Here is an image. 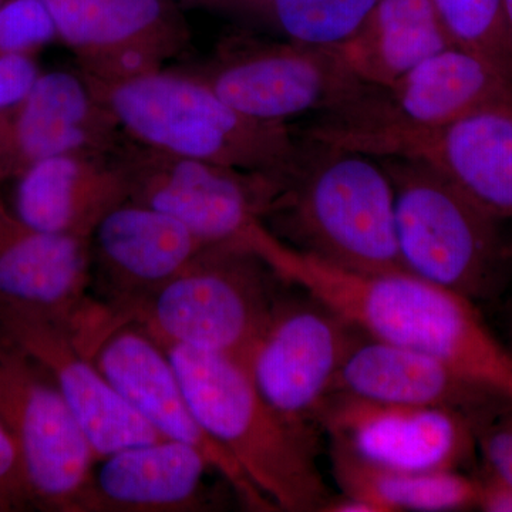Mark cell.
I'll return each mask as SVG.
<instances>
[{"label":"cell","mask_w":512,"mask_h":512,"mask_svg":"<svg viewBox=\"0 0 512 512\" xmlns=\"http://www.w3.org/2000/svg\"><path fill=\"white\" fill-rule=\"evenodd\" d=\"M268 264L372 338L446 363L470 382L512 399V355L470 299L409 272L359 274L279 242Z\"/></svg>","instance_id":"1"},{"label":"cell","mask_w":512,"mask_h":512,"mask_svg":"<svg viewBox=\"0 0 512 512\" xmlns=\"http://www.w3.org/2000/svg\"><path fill=\"white\" fill-rule=\"evenodd\" d=\"M274 181L264 224L289 248L359 274L404 271L392 178L379 158L302 134Z\"/></svg>","instance_id":"2"},{"label":"cell","mask_w":512,"mask_h":512,"mask_svg":"<svg viewBox=\"0 0 512 512\" xmlns=\"http://www.w3.org/2000/svg\"><path fill=\"white\" fill-rule=\"evenodd\" d=\"M138 146L247 173H285L301 147L288 124L239 113L200 77L161 69L117 80L84 76Z\"/></svg>","instance_id":"3"},{"label":"cell","mask_w":512,"mask_h":512,"mask_svg":"<svg viewBox=\"0 0 512 512\" xmlns=\"http://www.w3.org/2000/svg\"><path fill=\"white\" fill-rule=\"evenodd\" d=\"M161 345L192 412L276 511L322 512L332 495L316 463L319 433L279 413L238 360L174 343Z\"/></svg>","instance_id":"4"},{"label":"cell","mask_w":512,"mask_h":512,"mask_svg":"<svg viewBox=\"0 0 512 512\" xmlns=\"http://www.w3.org/2000/svg\"><path fill=\"white\" fill-rule=\"evenodd\" d=\"M392 178L404 271L471 302L495 301L512 272L507 221L429 165L379 158Z\"/></svg>","instance_id":"5"},{"label":"cell","mask_w":512,"mask_h":512,"mask_svg":"<svg viewBox=\"0 0 512 512\" xmlns=\"http://www.w3.org/2000/svg\"><path fill=\"white\" fill-rule=\"evenodd\" d=\"M289 286L254 249L207 245L111 326L137 323L158 342L232 357L244 365Z\"/></svg>","instance_id":"6"},{"label":"cell","mask_w":512,"mask_h":512,"mask_svg":"<svg viewBox=\"0 0 512 512\" xmlns=\"http://www.w3.org/2000/svg\"><path fill=\"white\" fill-rule=\"evenodd\" d=\"M192 74L239 113L278 124L345 113L375 87L357 79L336 49L249 36L227 40Z\"/></svg>","instance_id":"7"},{"label":"cell","mask_w":512,"mask_h":512,"mask_svg":"<svg viewBox=\"0 0 512 512\" xmlns=\"http://www.w3.org/2000/svg\"><path fill=\"white\" fill-rule=\"evenodd\" d=\"M309 137L376 158L429 165L501 220L512 222V103L439 127L377 121H319Z\"/></svg>","instance_id":"8"},{"label":"cell","mask_w":512,"mask_h":512,"mask_svg":"<svg viewBox=\"0 0 512 512\" xmlns=\"http://www.w3.org/2000/svg\"><path fill=\"white\" fill-rule=\"evenodd\" d=\"M0 420L18 450L33 510L84 512L93 448L49 372L2 333Z\"/></svg>","instance_id":"9"},{"label":"cell","mask_w":512,"mask_h":512,"mask_svg":"<svg viewBox=\"0 0 512 512\" xmlns=\"http://www.w3.org/2000/svg\"><path fill=\"white\" fill-rule=\"evenodd\" d=\"M117 157L128 200L171 215L204 244L244 245L258 252L271 237L264 215L274 175L168 156L136 143L121 146Z\"/></svg>","instance_id":"10"},{"label":"cell","mask_w":512,"mask_h":512,"mask_svg":"<svg viewBox=\"0 0 512 512\" xmlns=\"http://www.w3.org/2000/svg\"><path fill=\"white\" fill-rule=\"evenodd\" d=\"M293 285L256 339L244 366L256 389L286 419L320 433L318 416L335 390L360 330L335 309Z\"/></svg>","instance_id":"11"},{"label":"cell","mask_w":512,"mask_h":512,"mask_svg":"<svg viewBox=\"0 0 512 512\" xmlns=\"http://www.w3.org/2000/svg\"><path fill=\"white\" fill-rule=\"evenodd\" d=\"M117 393L165 439L200 450L248 510L276 511L220 441L192 412L183 384L163 345L137 323L111 326L89 355Z\"/></svg>","instance_id":"12"},{"label":"cell","mask_w":512,"mask_h":512,"mask_svg":"<svg viewBox=\"0 0 512 512\" xmlns=\"http://www.w3.org/2000/svg\"><path fill=\"white\" fill-rule=\"evenodd\" d=\"M92 282L90 239L29 227L0 190V309L62 323L86 348L107 320Z\"/></svg>","instance_id":"13"},{"label":"cell","mask_w":512,"mask_h":512,"mask_svg":"<svg viewBox=\"0 0 512 512\" xmlns=\"http://www.w3.org/2000/svg\"><path fill=\"white\" fill-rule=\"evenodd\" d=\"M318 421L332 444L393 470L457 471L476 447L467 417L443 407L377 403L335 392Z\"/></svg>","instance_id":"14"},{"label":"cell","mask_w":512,"mask_h":512,"mask_svg":"<svg viewBox=\"0 0 512 512\" xmlns=\"http://www.w3.org/2000/svg\"><path fill=\"white\" fill-rule=\"evenodd\" d=\"M80 72L117 80L161 69L190 39L170 0H43Z\"/></svg>","instance_id":"15"},{"label":"cell","mask_w":512,"mask_h":512,"mask_svg":"<svg viewBox=\"0 0 512 512\" xmlns=\"http://www.w3.org/2000/svg\"><path fill=\"white\" fill-rule=\"evenodd\" d=\"M121 130L82 72H43L0 114V187L29 165L66 154H113Z\"/></svg>","instance_id":"16"},{"label":"cell","mask_w":512,"mask_h":512,"mask_svg":"<svg viewBox=\"0 0 512 512\" xmlns=\"http://www.w3.org/2000/svg\"><path fill=\"white\" fill-rule=\"evenodd\" d=\"M0 333L49 372L97 461L124 448L165 439L117 393L62 323L0 309Z\"/></svg>","instance_id":"17"},{"label":"cell","mask_w":512,"mask_h":512,"mask_svg":"<svg viewBox=\"0 0 512 512\" xmlns=\"http://www.w3.org/2000/svg\"><path fill=\"white\" fill-rule=\"evenodd\" d=\"M90 245L92 274L104 296L106 328L207 247L183 222L130 200L101 218Z\"/></svg>","instance_id":"18"},{"label":"cell","mask_w":512,"mask_h":512,"mask_svg":"<svg viewBox=\"0 0 512 512\" xmlns=\"http://www.w3.org/2000/svg\"><path fill=\"white\" fill-rule=\"evenodd\" d=\"M512 103V84L473 53L448 46L417 64L392 86L373 87L335 120L439 127L495 104Z\"/></svg>","instance_id":"19"},{"label":"cell","mask_w":512,"mask_h":512,"mask_svg":"<svg viewBox=\"0 0 512 512\" xmlns=\"http://www.w3.org/2000/svg\"><path fill=\"white\" fill-rule=\"evenodd\" d=\"M117 151L46 158L12 178L9 197L3 195L29 227L90 239L101 218L128 200Z\"/></svg>","instance_id":"20"},{"label":"cell","mask_w":512,"mask_h":512,"mask_svg":"<svg viewBox=\"0 0 512 512\" xmlns=\"http://www.w3.org/2000/svg\"><path fill=\"white\" fill-rule=\"evenodd\" d=\"M97 463L84 512L214 510L205 477L218 473L190 444L164 439L124 448Z\"/></svg>","instance_id":"21"},{"label":"cell","mask_w":512,"mask_h":512,"mask_svg":"<svg viewBox=\"0 0 512 512\" xmlns=\"http://www.w3.org/2000/svg\"><path fill=\"white\" fill-rule=\"evenodd\" d=\"M335 392L377 403L443 407L466 417L498 393L470 382L436 357L365 333L343 360Z\"/></svg>","instance_id":"22"},{"label":"cell","mask_w":512,"mask_h":512,"mask_svg":"<svg viewBox=\"0 0 512 512\" xmlns=\"http://www.w3.org/2000/svg\"><path fill=\"white\" fill-rule=\"evenodd\" d=\"M448 46L453 43L430 0H379L359 32L336 50L357 79L384 89Z\"/></svg>","instance_id":"23"},{"label":"cell","mask_w":512,"mask_h":512,"mask_svg":"<svg viewBox=\"0 0 512 512\" xmlns=\"http://www.w3.org/2000/svg\"><path fill=\"white\" fill-rule=\"evenodd\" d=\"M333 477L342 494L362 498L379 512L457 511L478 507L481 481L458 471L393 470L367 463L332 444Z\"/></svg>","instance_id":"24"},{"label":"cell","mask_w":512,"mask_h":512,"mask_svg":"<svg viewBox=\"0 0 512 512\" xmlns=\"http://www.w3.org/2000/svg\"><path fill=\"white\" fill-rule=\"evenodd\" d=\"M299 45L336 49L365 25L379 0H184Z\"/></svg>","instance_id":"25"},{"label":"cell","mask_w":512,"mask_h":512,"mask_svg":"<svg viewBox=\"0 0 512 512\" xmlns=\"http://www.w3.org/2000/svg\"><path fill=\"white\" fill-rule=\"evenodd\" d=\"M453 46L494 66L512 84V37L504 0H430Z\"/></svg>","instance_id":"26"},{"label":"cell","mask_w":512,"mask_h":512,"mask_svg":"<svg viewBox=\"0 0 512 512\" xmlns=\"http://www.w3.org/2000/svg\"><path fill=\"white\" fill-rule=\"evenodd\" d=\"M467 419L488 478L512 487V399L491 394Z\"/></svg>","instance_id":"27"},{"label":"cell","mask_w":512,"mask_h":512,"mask_svg":"<svg viewBox=\"0 0 512 512\" xmlns=\"http://www.w3.org/2000/svg\"><path fill=\"white\" fill-rule=\"evenodd\" d=\"M59 40L43 0H6L0 5V55L37 56Z\"/></svg>","instance_id":"28"},{"label":"cell","mask_w":512,"mask_h":512,"mask_svg":"<svg viewBox=\"0 0 512 512\" xmlns=\"http://www.w3.org/2000/svg\"><path fill=\"white\" fill-rule=\"evenodd\" d=\"M32 510L33 504L18 450L0 420V512Z\"/></svg>","instance_id":"29"},{"label":"cell","mask_w":512,"mask_h":512,"mask_svg":"<svg viewBox=\"0 0 512 512\" xmlns=\"http://www.w3.org/2000/svg\"><path fill=\"white\" fill-rule=\"evenodd\" d=\"M42 73L37 56L0 55V114L15 109Z\"/></svg>","instance_id":"30"},{"label":"cell","mask_w":512,"mask_h":512,"mask_svg":"<svg viewBox=\"0 0 512 512\" xmlns=\"http://www.w3.org/2000/svg\"><path fill=\"white\" fill-rule=\"evenodd\" d=\"M478 507L490 512H512V487L487 477L481 481Z\"/></svg>","instance_id":"31"},{"label":"cell","mask_w":512,"mask_h":512,"mask_svg":"<svg viewBox=\"0 0 512 512\" xmlns=\"http://www.w3.org/2000/svg\"><path fill=\"white\" fill-rule=\"evenodd\" d=\"M505 333H507V346L508 350H510L512 355V298L507 303V308H505Z\"/></svg>","instance_id":"32"},{"label":"cell","mask_w":512,"mask_h":512,"mask_svg":"<svg viewBox=\"0 0 512 512\" xmlns=\"http://www.w3.org/2000/svg\"><path fill=\"white\" fill-rule=\"evenodd\" d=\"M504 2L505 12H507L508 28H510V33L512 37V0H504Z\"/></svg>","instance_id":"33"},{"label":"cell","mask_w":512,"mask_h":512,"mask_svg":"<svg viewBox=\"0 0 512 512\" xmlns=\"http://www.w3.org/2000/svg\"><path fill=\"white\" fill-rule=\"evenodd\" d=\"M3 2H6V0H0V5H2Z\"/></svg>","instance_id":"34"}]
</instances>
